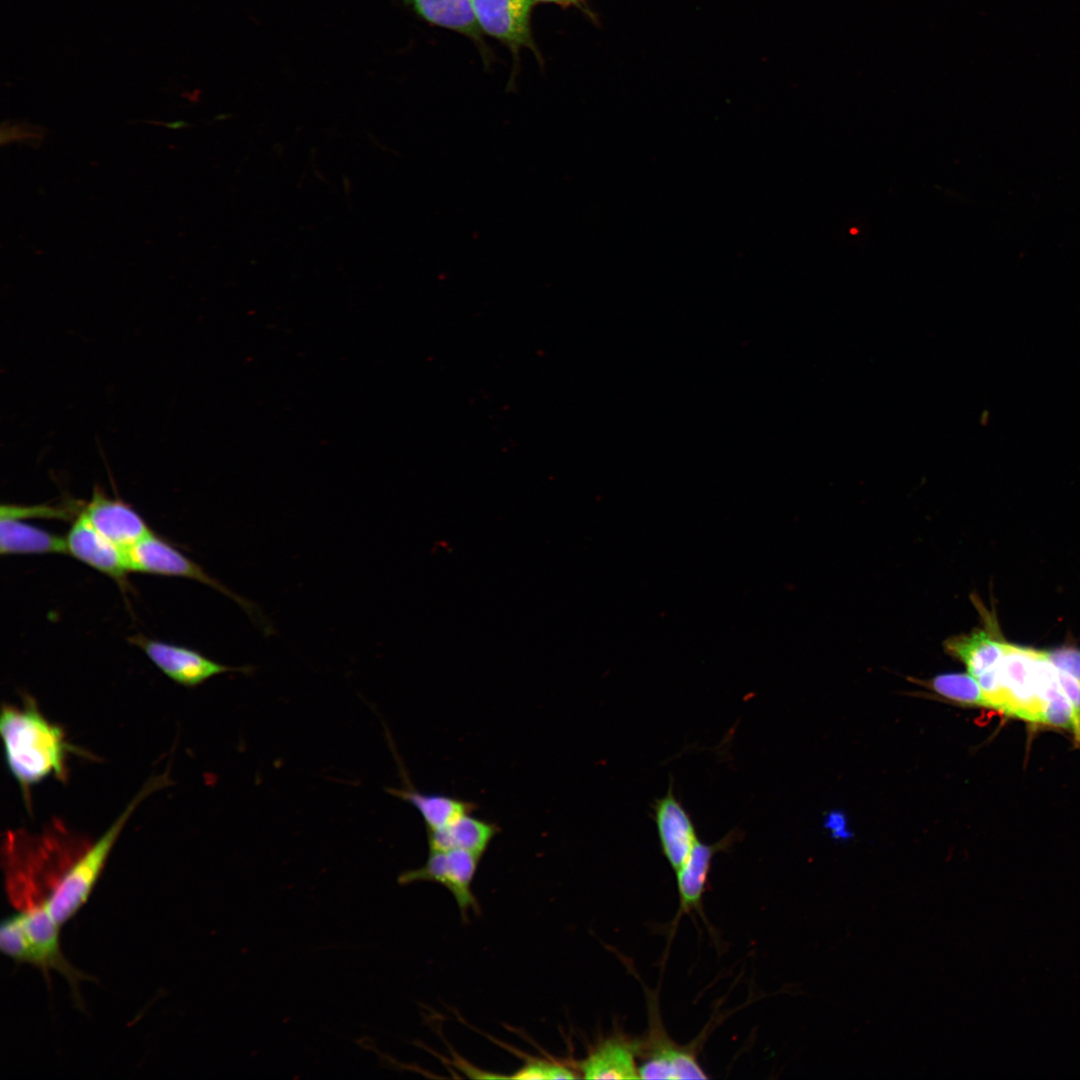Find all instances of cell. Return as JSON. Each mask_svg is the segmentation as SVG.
Listing matches in <instances>:
<instances>
[{
  "instance_id": "1",
  "label": "cell",
  "mask_w": 1080,
  "mask_h": 1080,
  "mask_svg": "<svg viewBox=\"0 0 1080 1080\" xmlns=\"http://www.w3.org/2000/svg\"><path fill=\"white\" fill-rule=\"evenodd\" d=\"M0 732L7 766L31 808L32 788L49 777L65 782L71 753L84 752L71 745L62 727L50 722L33 697H23L21 705L3 704Z\"/></svg>"
},
{
  "instance_id": "2",
  "label": "cell",
  "mask_w": 1080,
  "mask_h": 1080,
  "mask_svg": "<svg viewBox=\"0 0 1080 1080\" xmlns=\"http://www.w3.org/2000/svg\"><path fill=\"white\" fill-rule=\"evenodd\" d=\"M169 783L167 771L151 777L96 841L87 840L79 834L76 836L46 898V906L59 926L73 918L87 902L133 812L149 795Z\"/></svg>"
},
{
  "instance_id": "3",
  "label": "cell",
  "mask_w": 1080,
  "mask_h": 1080,
  "mask_svg": "<svg viewBox=\"0 0 1080 1080\" xmlns=\"http://www.w3.org/2000/svg\"><path fill=\"white\" fill-rule=\"evenodd\" d=\"M0 926V949L9 958L39 968L44 975L59 972L78 994L79 983L86 975L65 958L59 942V926L45 903L29 904Z\"/></svg>"
},
{
  "instance_id": "4",
  "label": "cell",
  "mask_w": 1080,
  "mask_h": 1080,
  "mask_svg": "<svg viewBox=\"0 0 1080 1080\" xmlns=\"http://www.w3.org/2000/svg\"><path fill=\"white\" fill-rule=\"evenodd\" d=\"M126 552L131 572L182 577L201 582L235 601L265 633H271V624L256 604L230 590L153 531Z\"/></svg>"
},
{
  "instance_id": "5",
  "label": "cell",
  "mask_w": 1080,
  "mask_h": 1080,
  "mask_svg": "<svg viewBox=\"0 0 1080 1080\" xmlns=\"http://www.w3.org/2000/svg\"><path fill=\"white\" fill-rule=\"evenodd\" d=\"M481 855L465 850L431 851L426 862L415 869L402 872L398 883L433 882L446 888L453 896L462 919L466 921L470 911L481 912L480 904L472 890V883Z\"/></svg>"
},
{
  "instance_id": "6",
  "label": "cell",
  "mask_w": 1080,
  "mask_h": 1080,
  "mask_svg": "<svg viewBox=\"0 0 1080 1080\" xmlns=\"http://www.w3.org/2000/svg\"><path fill=\"white\" fill-rule=\"evenodd\" d=\"M128 642L141 649L148 659L170 680L185 687H196L208 679L230 672H249V666L232 667L216 662L197 650L137 634Z\"/></svg>"
},
{
  "instance_id": "7",
  "label": "cell",
  "mask_w": 1080,
  "mask_h": 1080,
  "mask_svg": "<svg viewBox=\"0 0 1080 1080\" xmlns=\"http://www.w3.org/2000/svg\"><path fill=\"white\" fill-rule=\"evenodd\" d=\"M482 33L505 44L516 57L529 48L539 58L531 30L535 0H471Z\"/></svg>"
},
{
  "instance_id": "8",
  "label": "cell",
  "mask_w": 1080,
  "mask_h": 1080,
  "mask_svg": "<svg viewBox=\"0 0 1080 1080\" xmlns=\"http://www.w3.org/2000/svg\"><path fill=\"white\" fill-rule=\"evenodd\" d=\"M66 554L95 569L126 591L129 587L127 552L98 532L79 512L64 536Z\"/></svg>"
},
{
  "instance_id": "9",
  "label": "cell",
  "mask_w": 1080,
  "mask_h": 1080,
  "mask_svg": "<svg viewBox=\"0 0 1080 1080\" xmlns=\"http://www.w3.org/2000/svg\"><path fill=\"white\" fill-rule=\"evenodd\" d=\"M1036 650L1005 642L1000 664L1007 715L1041 722L1042 703L1034 675Z\"/></svg>"
},
{
  "instance_id": "10",
  "label": "cell",
  "mask_w": 1080,
  "mask_h": 1080,
  "mask_svg": "<svg viewBox=\"0 0 1080 1080\" xmlns=\"http://www.w3.org/2000/svg\"><path fill=\"white\" fill-rule=\"evenodd\" d=\"M80 511L98 532L125 550L152 532L130 504L108 496L100 487L93 489Z\"/></svg>"
},
{
  "instance_id": "11",
  "label": "cell",
  "mask_w": 1080,
  "mask_h": 1080,
  "mask_svg": "<svg viewBox=\"0 0 1080 1080\" xmlns=\"http://www.w3.org/2000/svg\"><path fill=\"white\" fill-rule=\"evenodd\" d=\"M651 810L662 854L676 872L699 841L695 823L675 795L672 781L666 794L651 803Z\"/></svg>"
},
{
  "instance_id": "12",
  "label": "cell",
  "mask_w": 1080,
  "mask_h": 1080,
  "mask_svg": "<svg viewBox=\"0 0 1080 1080\" xmlns=\"http://www.w3.org/2000/svg\"><path fill=\"white\" fill-rule=\"evenodd\" d=\"M741 838L742 831L736 827L715 843L707 844L699 840L694 845L684 864L675 872L680 900L678 915L699 909L713 858L720 852L728 851Z\"/></svg>"
},
{
  "instance_id": "13",
  "label": "cell",
  "mask_w": 1080,
  "mask_h": 1080,
  "mask_svg": "<svg viewBox=\"0 0 1080 1080\" xmlns=\"http://www.w3.org/2000/svg\"><path fill=\"white\" fill-rule=\"evenodd\" d=\"M642 1044L621 1034H613L594 1045L578 1064L585 1079H639L637 1055Z\"/></svg>"
},
{
  "instance_id": "14",
  "label": "cell",
  "mask_w": 1080,
  "mask_h": 1080,
  "mask_svg": "<svg viewBox=\"0 0 1080 1080\" xmlns=\"http://www.w3.org/2000/svg\"><path fill=\"white\" fill-rule=\"evenodd\" d=\"M649 1040L642 1045L646 1056L639 1065L641 1079H703L707 1078L696 1056L670 1040L654 1023Z\"/></svg>"
},
{
  "instance_id": "15",
  "label": "cell",
  "mask_w": 1080,
  "mask_h": 1080,
  "mask_svg": "<svg viewBox=\"0 0 1080 1080\" xmlns=\"http://www.w3.org/2000/svg\"><path fill=\"white\" fill-rule=\"evenodd\" d=\"M499 831L496 822L468 812L440 828L427 829L428 846L431 851L465 850L483 856Z\"/></svg>"
},
{
  "instance_id": "16",
  "label": "cell",
  "mask_w": 1080,
  "mask_h": 1080,
  "mask_svg": "<svg viewBox=\"0 0 1080 1080\" xmlns=\"http://www.w3.org/2000/svg\"><path fill=\"white\" fill-rule=\"evenodd\" d=\"M946 651L960 660L974 678L997 668L1003 658L1005 641L995 635L993 629H976L969 634L958 635L944 643Z\"/></svg>"
},
{
  "instance_id": "17",
  "label": "cell",
  "mask_w": 1080,
  "mask_h": 1080,
  "mask_svg": "<svg viewBox=\"0 0 1080 1080\" xmlns=\"http://www.w3.org/2000/svg\"><path fill=\"white\" fill-rule=\"evenodd\" d=\"M426 23L449 29L484 46L482 31L475 18L471 0H402Z\"/></svg>"
},
{
  "instance_id": "18",
  "label": "cell",
  "mask_w": 1080,
  "mask_h": 1080,
  "mask_svg": "<svg viewBox=\"0 0 1080 1080\" xmlns=\"http://www.w3.org/2000/svg\"><path fill=\"white\" fill-rule=\"evenodd\" d=\"M0 552L2 555L66 554V542L65 537L25 520L0 518Z\"/></svg>"
},
{
  "instance_id": "19",
  "label": "cell",
  "mask_w": 1080,
  "mask_h": 1080,
  "mask_svg": "<svg viewBox=\"0 0 1080 1080\" xmlns=\"http://www.w3.org/2000/svg\"><path fill=\"white\" fill-rule=\"evenodd\" d=\"M388 793L412 805L421 815L427 829L440 828L458 816L474 812V802L439 793H424L411 785L408 779L402 788H387Z\"/></svg>"
},
{
  "instance_id": "20",
  "label": "cell",
  "mask_w": 1080,
  "mask_h": 1080,
  "mask_svg": "<svg viewBox=\"0 0 1080 1080\" xmlns=\"http://www.w3.org/2000/svg\"><path fill=\"white\" fill-rule=\"evenodd\" d=\"M929 684L937 694L952 702L988 707L978 682L968 672L940 674L931 679Z\"/></svg>"
},
{
  "instance_id": "21",
  "label": "cell",
  "mask_w": 1080,
  "mask_h": 1080,
  "mask_svg": "<svg viewBox=\"0 0 1080 1080\" xmlns=\"http://www.w3.org/2000/svg\"><path fill=\"white\" fill-rule=\"evenodd\" d=\"M1040 723L1056 728L1067 729L1073 733L1076 743H1080V726L1074 710L1063 690L1057 692L1045 701L1042 708Z\"/></svg>"
},
{
  "instance_id": "22",
  "label": "cell",
  "mask_w": 1080,
  "mask_h": 1080,
  "mask_svg": "<svg viewBox=\"0 0 1080 1080\" xmlns=\"http://www.w3.org/2000/svg\"><path fill=\"white\" fill-rule=\"evenodd\" d=\"M82 504H70L69 506H53V505H19V504H2L0 508V518H13V519H71L72 516H77L80 512Z\"/></svg>"
},
{
  "instance_id": "23",
  "label": "cell",
  "mask_w": 1080,
  "mask_h": 1080,
  "mask_svg": "<svg viewBox=\"0 0 1080 1080\" xmlns=\"http://www.w3.org/2000/svg\"><path fill=\"white\" fill-rule=\"evenodd\" d=\"M513 1079H573L579 1077L574 1070L565 1063L554 1060L532 1058L528 1060L515 1074Z\"/></svg>"
},
{
  "instance_id": "24",
  "label": "cell",
  "mask_w": 1080,
  "mask_h": 1080,
  "mask_svg": "<svg viewBox=\"0 0 1080 1080\" xmlns=\"http://www.w3.org/2000/svg\"><path fill=\"white\" fill-rule=\"evenodd\" d=\"M1046 658L1059 670L1080 681V649L1063 646L1043 651Z\"/></svg>"
},
{
  "instance_id": "25",
  "label": "cell",
  "mask_w": 1080,
  "mask_h": 1080,
  "mask_svg": "<svg viewBox=\"0 0 1080 1080\" xmlns=\"http://www.w3.org/2000/svg\"><path fill=\"white\" fill-rule=\"evenodd\" d=\"M1058 679L1060 686L1068 698L1078 724L1080 726V681L1072 675L1058 669Z\"/></svg>"
},
{
  "instance_id": "26",
  "label": "cell",
  "mask_w": 1080,
  "mask_h": 1080,
  "mask_svg": "<svg viewBox=\"0 0 1080 1080\" xmlns=\"http://www.w3.org/2000/svg\"><path fill=\"white\" fill-rule=\"evenodd\" d=\"M579 1H582V0H560V4L564 5V6H567V5H570V4H576Z\"/></svg>"
},
{
  "instance_id": "27",
  "label": "cell",
  "mask_w": 1080,
  "mask_h": 1080,
  "mask_svg": "<svg viewBox=\"0 0 1080 1080\" xmlns=\"http://www.w3.org/2000/svg\"><path fill=\"white\" fill-rule=\"evenodd\" d=\"M535 1L536 2H544V3H557V4H560V0H535Z\"/></svg>"
}]
</instances>
